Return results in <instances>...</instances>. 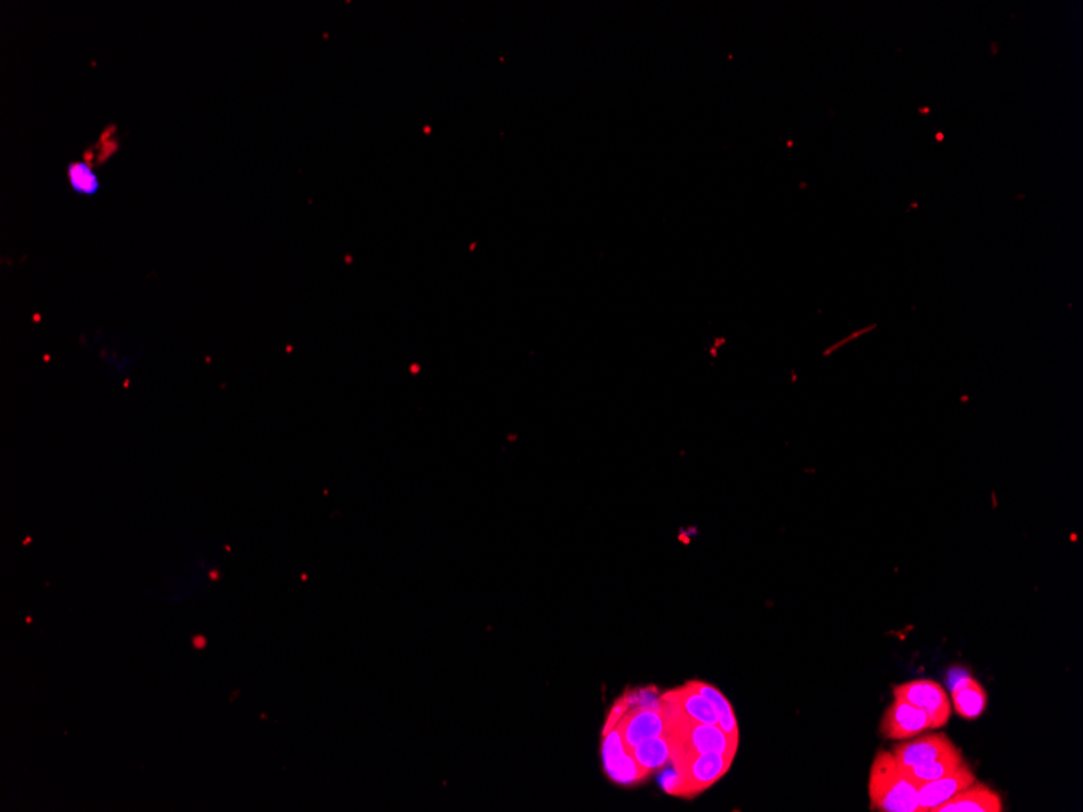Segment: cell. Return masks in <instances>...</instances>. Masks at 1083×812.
Masks as SVG:
<instances>
[{"instance_id": "cell-1", "label": "cell", "mask_w": 1083, "mask_h": 812, "mask_svg": "<svg viewBox=\"0 0 1083 812\" xmlns=\"http://www.w3.org/2000/svg\"><path fill=\"white\" fill-rule=\"evenodd\" d=\"M917 791L891 751L876 753L868 778L871 811L918 812Z\"/></svg>"}, {"instance_id": "cell-2", "label": "cell", "mask_w": 1083, "mask_h": 812, "mask_svg": "<svg viewBox=\"0 0 1083 812\" xmlns=\"http://www.w3.org/2000/svg\"><path fill=\"white\" fill-rule=\"evenodd\" d=\"M735 757L706 753L673 759V770L678 777V798H694L714 787L732 769Z\"/></svg>"}, {"instance_id": "cell-3", "label": "cell", "mask_w": 1083, "mask_h": 812, "mask_svg": "<svg viewBox=\"0 0 1083 812\" xmlns=\"http://www.w3.org/2000/svg\"><path fill=\"white\" fill-rule=\"evenodd\" d=\"M892 696L904 699L913 706L923 710L928 715L933 730L946 727L952 715L951 697L946 693L938 681L921 680L908 681V683L895 684L892 688Z\"/></svg>"}, {"instance_id": "cell-4", "label": "cell", "mask_w": 1083, "mask_h": 812, "mask_svg": "<svg viewBox=\"0 0 1083 812\" xmlns=\"http://www.w3.org/2000/svg\"><path fill=\"white\" fill-rule=\"evenodd\" d=\"M602 762L607 777L617 785H636L646 780L649 775L643 767L636 762L633 756L626 751L625 743L621 740L620 733L615 728L602 733Z\"/></svg>"}, {"instance_id": "cell-5", "label": "cell", "mask_w": 1083, "mask_h": 812, "mask_svg": "<svg viewBox=\"0 0 1083 812\" xmlns=\"http://www.w3.org/2000/svg\"><path fill=\"white\" fill-rule=\"evenodd\" d=\"M933 730L928 715L904 699L891 702L879 723V733L886 740L904 741L921 735L923 731Z\"/></svg>"}, {"instance_id": "cell-6", "label": "cell", "mask_w": 1083, "mask_h": 812, "mask_svg": "<svg viewBox=\"0 0 1083 812\" xmlns=\"http://www.w3.org/2000/svg\"><path fill=\"white\" fill-rule=\"evenodd\" d=\"M615 730L620 733L625 748H633L649 738L664 735V715H662L660 701L652 706L631 707L620 718Z\"/></svg>"}, {"instance_id": "cell-7", "label": "cell", "mask_w": 1083, "mask_h": 812, "mask_svg": "<svg viewBox=\"0 0 1083 812\" xmlns=\"http://www.w3.org/2000/svg\"><path fill=\"white\" fill-rule=\"evenodd\" d=\"M975 782L978 780L972 767L967 762H962L951 774L944 775L933 782L923 783L918 787V812H934V809L942 803L951 800L952 796Z\"/></svg>"}, {"instance_id": "cell-8", "label": "cell", "mask_w": 1083, "mask_h": 812, "mask_svg": "<svg viewBox=\"0 0 1083 812\" xmlns=\"http://www.w3.org/2000/svg\"><path fill=\"white\" fill-rule=\"evenodd\" d=\"M952 748H955V744L949 736L944 733H929V735L920 736L917 740H904L900 744H895L891 753L894 754L895 761L899 762L902 769H908L913 765L925 764L934 757L951 751Z\"/></svg>"}, {"instance_id": "cell-9", "label": "cell", "mask_w": 1083, "mask_h": 812, "mask_svg": "<svg viewBox=\"0 0 1083 812\" xmlns=\"http://www.w3.org/2000/svg\"><path fill=\"white\" fill-rule=\"evenodd\" d=\"M1004 803L998 791L986 783L975 782L942 803L934 812H1002Z\"/></svg>"}, {"instance_id": "cell-10", "label": "cell", "mask_w": 1083, "mask_h": 812, "mask_svg": "<svg viewBox=\"0 0 1083 812\" xmlns=\"http://www.w3.org/2000/svg\"><path fill=\"white\" fill-rule=\"evenodd\" d=\"M951 704L952 710L959 717L975 720L988 706V693L983 684L978 683L975 678L965 676L952 686Z\"/></svg>"}, {"instance_id": "cell-11", "label": "cell", "mask_w": 1083, "mask_h": 812, "mask_svg": "<svg viewBox=\"0 0 1083 812\" xmlns=\"http://www.w3.org/2000/svg\"><path fill=\"white\" fill-rule=\"evenodd\" d=\"M660 699L673 702L683 714L694 718L696 722L709 723V725H717V722H719L711 702L707 701L703 694H699L691 686L690 681L680 686V688L670 689L667 693L662 694Z\"/></svg>"}, {"instance_id": "cell-12", "label": "cell", "mask_w": 1083, "mask_h": 812, "mask_svg": "<svg viewBox=\"0 0 1083 812\" xmlns=\"http://www.w3.org/2000/svg\"><path fill=\"white\" fill-rule=\"evenodd\" d=\"M690 683L699 694H703L707 701L711 702L715 714H717V720H719L717 725H719L720 730L724 731L730 740L740 743V727H738L737 715L733 712L732 704L724 696V693L719 688H715L714 684L704 683V681L691 680Z\"/></svg>"}, {"instance_id": "cell-13", "label": "cell", "mask_w": 1083, "mask_h": 812, "mask_svg": "<svg viewBox=\"0 0 1083 812\" xmlns=\"http://www.w3.org/2000/svg\"><path fill=\"white\" fill-rule=\"evenodd\" d=\"M964 756L960 753V749L955 746L951 751L941 754V756L934 757L931 761L925 762V764L913 765L904 769L905 775L912 780L917 787L923 785L926 782H933L938 778L944 777L954 772L962 762H964Z\"/></svg>"}, {"instance_id": "cell-14", "label": "cell", "mask_w": 1083, "mask_h": 812, "mask_svg": "<svg viewBox=\"0 0 1083 812\" xmlns=\"http://www.w3.org/2000/svg\"><path fill=\"white\" fill-rule=\"evenodd\" d=\"M626 751L636 759L647 775H651L655 770L664 769L670 762V744L665 735L649 738L638 746L626 748Z\"/></svg>"}, {"instance_id": "cell-15", "label": "cell", "mask_w": 1083, "mask_h": 812, "mask_svg": "<svg viewBox=\"0 0 1083 812\" xmlns=\"http://www.w3.org/2000/svg\"><path fill=\"white\" fill-rule=\"evenodd\" d=\"M70 189L83 197H95L101 190V180L95 169L86 161H72L67 167Z\"/></svg>"}, {"instance_id": "cell-16", "label": "cell", "mask_w": 1083, "mask_h": 812, "mask_svg": "<svg viewBox=\"0 0 1083 812\" xmlns=\"http://www.w3.org/2000/svg\"><path fill=\"white\" fill-rule=\"evenodd\" d=\"M633 707L631 704L630 694L626 693L623 696L618 697L612 709L608 710L607 720H605L604 733L613 730L617 727V723L620 722V718Z\"/></svg>"}, {"instance_id": "cell-17", "label": "cell", "mask_w": 1083, "mask_h": 812, "mask_svg": "<svg viewBox=\"0 0 1083 812\" xmlns=\"http://www.w3.org/2000/svg\"><path fill=\"white\" fill-rule=\"evenodd\" d=\"M918 112H920V114H929L931 109H929V107H921V109H918Z\"/></svg>"}, {"instance_id": "cell-18", "label": "cell", "mask_w": 1083, "mask_h": 812, "mask_svg": "<svg viewBox=\"0 0 1083 812\" xmlns=\"http://www.w3.org/2000/svg\"><path fill=\"white\" fill-rule=\"evenodd\" d=\"M936 140H938V142H942V140H944V133L939 132L938 135H936Z\"/></svg>"}, {"instance_id": "cell-19", "label": "cell", "mask_w": 1083, "mask_h": 812, "mask_svg": "<svg viewBox=\"0 0 1083 812\" xmlns=\"http://www.w3.org/2000/svg\"><path fill=\"white\" fill-rule=\"evenodd\" d=\"M993 52H998V43L993 44Z\"/></svg>"}]
</instances>
